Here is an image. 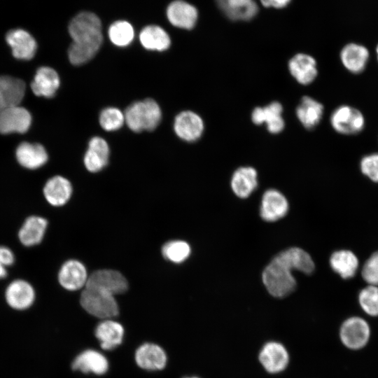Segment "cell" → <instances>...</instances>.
Listing matches in <instances>:
<instances>
[{
	"label": "cell",
	"instance_id": "484cf974",
	"mask_svg": "<svg viewBox=\"0 0 378 378\" xmlns=\"http://www.w3.org/2000/svg\"><path fill=\"white\" fill-rule=\"evenodd\" d=\"M15 155L19 164L29 169H36L48 161V153L39 144L22 142L16 148Z\"/></svg>",
	"mask_w": 378,
	"mask_h": 378
},
{
	"label": "cell",
	"instance_id": "60d3db41",
	"mask_svg": "<svg viewBox=\"0 0 378 378\" xmlns=\"http://www.w3.org/2000/svg\"><path fill=\"white\" fill-rule=\"evenodd\" d=\"M15 260L13 251L6 246L0 245V262L7 267L13 265Z\"/></svg>",
	"mask_w": 378,
	"mask_h": 378
},
{
	"label": "cell",
	"instance_id": "83f0119b",
	"mask_svg": "<svg viewBox=\"0 0 378 378\" xmlns=\"http://www.w3.org/2000/svg\"><path fill=\"white\" fill-rule=\"evenodd\" d=\"M258 173L252 167H240L231 178L233 192L239 198L248 197L258 186Z\"/></svg>",
	"mask_w": 378,
	"mask_h": 378
},
{
	"label": "cell",
	"instance_id": "9c48e42d",
	"mask_svg": "<svg viewBox=\"0 0 378 378\" xmlns=\"http://www.w3.org/2000/svg\"><path fill=\"white\" fill-rule=\"evenodd\" d=\"M31 120L25 108L19 105L8 108L0 113V134L24 133L29 129Z\"/></svg>",
	"mask_w": 378,
	"mask_h": 378
},
{
	"label": "cell",
	"instance_id": "f35d334b",
	"mask_svg": "<svg viewBox=\"0 0 378 378\" xmlns=\"http://www.w3.org/2000/svg\"><path fill=\"white\" fill-rule=\"evenodd\" d=\"M362 276L369 285L378 286V251L374 253L365 262Z\"/></svg>",
	"mask_w": 378,
	"mask_h": 378
},
{
	"label": "cell",
	"instance_id": "8992f818",
	"mask_svg": "<svg viewBox=\"0 0 378 378\" xmlns=\"http://www.w3.org/2000/svg\"><path fill=\"white\" fill-rule=\"evenodd\" d=\"M258 360L266 372L277 374L286 369L290 362V355L282 343L270 341L259 351Z\"/></svg>",
	"mask_w": 378,
	"mask_h": 378
},
{
	"label": "cell",
	"instance_id": "3957f363",
	"mask_svg": "<svg viewBox=\"0 0 378 378\" xmlns=\"http://www.w3.org/2000/svg\"><path fill=\"white\" fill-rule=\"evenodd\" d=\"M73 42H90L103 38L100 19L93 13L84 11L76 15L69 24Z\"/></svg>",
	"mask_w": 378,
	"mask_h": 378
},
{
	"label": "cell",
	"instance_id": "1f68e13d",
	"mask_svg": "<svg viewBox=\"0 0 378 378\" xmlns=\"http://www.w3.org/2000/svg\"><path fill=\"white\" fill-rule=\"evenodd\" d=\"M102 41L90 43L72 42L68 50V57L74 65H81L91 59L101 47Z\"/></svg>",
	"mask_w": 378,
	"mask_h": 378
},
{
	"label": "cell",
	"instance_id": "d4e9b609",
	"mask_svg": "<svg viewBox=\"0 0 378 378\" xmlns=\"http://www.w3.org/2000/svg\"><path fill=\"white\" fill-rule=\"evenodd\" d=\"M109 147L108 143L102 137L94 136L89 143L84 156V164L90 172H97L108 164Z\"/></svg>",
	"mask_w": 378,
	"mask_h": 378
},
{
	"label": "cell",
	"instance_id": "7a4b0ae2",
	"mask_svg": "<svg viewBox=\"0 0 378 378\" xmlns=\"http://www.w3.org/2000/svg\"><path fill=\"white\" fill-rule=\"evenodd\" d=\"M80 302L88 313L99 318H111L118 314V305L114 295L104 291L85 288Z\"/></svg>",
	"mask_w": 378,
	"mask_h": 378
},
{
	"label": "cell",
	"instance_id": "7bdbcfd3",
	"mask_svg": "<svg viewBox=\"0 0 378 378\" xmlns=\"http://www.w3.org/2000/svg\"><path fill=\"white\" fill-rule=\"evenodd\" d=\"M7 274L8 272L6 267L0 262V280L6 278L7 276Z\"/></svg>",
	"mask_w": 378,
	"mask_h": 378
},
{
	"label": "cell",
	"instance_id": "5b68a950",
	"mask_svg": "<svg viewBox=\"0 0 378 378\" xmlns=\"http://www.w3.org/2000/svg\"><path fill=\"white\" fill-rule=\"evenodd\" d=\"M339 334L340 340L345 346L350 349H359L368 343L370 329L363 318L353 316L343 322Z\"/></svg>",
	"mask_w": 378,
	"mask_h": 378
},
{
	"label": "cell",
	"instance_id": "44dd1931",
	"mask_svg": "<svg viewBox=\"0 0 378 378\" xmlns=\"http://www.w3.org/2000/svg\"><path fill=\"white\" fill-rule=\"evenodd\" d=\"M48 227V220L40 216L27 217L18 231V239L26 247L39 244L44 238Z\"/></svg>",
	"mask_w": 378,
	"mask_h": 378
},
{
	"label": "cell",
	"instance_id": "836d02e7",
	"mask_svg": "<svg viewBox=\"0 0 378 378\" xmlns=\"http://www.w3.org/2000/svg\"><path fill=\"white\" fill-rule=\"evenodd\" d=\"M189 244L182 240H173L167 242L162 248L163 256L174 263H181L186 260L190 254Z\"/></svg>",
	"mask_w": 378,
	"mask_h": 378
},
{
	"label": "cell",
	"instance_id": "4fadbf2b",
	"mask_svg": "<svg viewBox=\"0 0 378 378\" xmlns=\"http://www.w3.org/2000/svg\"><path fill=\"white\" fill-rule=\"evenodd\" d=\"M6 41L16 59L29 60L35 55L37 49L36 41L26 30L22 29L10 30L6 35Z\"/></svg>",
	"mask_w": 378,
	"mask_h": 378
},
{
	"label": "cell",
	"instance_id": "ac0fdd59",
	"mask_svg": "<svg viewBox=\"0 0 378 378\" xmlns=\"http://www.w3.org/2000/svg\"><path fill=\"white\" fill-rule=\"evenodd\" d=\"M167 16L173 26L191 29L196 24L198 12L192 4L183 0H176L168 6Z\"/></svg>",
	"mask_w": 378,
	"mask_h": 378
},
{
	"label": "cell",
	"instance_id": "8d00e7d4",
	"mask_svg": "<svg viewBox=\"0 0 378 378\" xmlns=\"http://www.w3.org/2000/svg\"><path fill=\"white\" fill-rule=\"evenodd\" d=\"M99 123L106 131H115L120 129L124 122V113L118 108L108 107L102 111Z\"/></svg>",
	"mask_w": 378,
	"mask_h": 378
},
{
	"label": "cell",
	"instance_id": "8fae6325",
	"mask_svg": "<svg viewBox=\"0 0 378 378\" xmlns=\"http://www.w3.org/2000/svg\"><path fill=\"white\" fill-rule=\"evenodd\" d=\"M202 118L191 111L178 113L174 120V128L176 135L181 139L193 142L199 139L204 132Z\"/></svg>",
	"mask_w": 378,
	"mask_h": 378
},
{
	"label": "cell",
	"instance_id": "ab89813d",
	"mask_svg": "<svg viewBox=\"0 0 378 378\" xmlns=\"http://www.w3.org/2000/svg\"><path fill=\"white\" fill-rule=\"evenodd\" d=\"M362 173L374 182H378V153L365 155L360 160Z\"/></svg>",
	"mask_w": 378,
	"mask_h": 378
},
{
	"label": "cell",
	"instance_id": "4316f807",
	"mask_svg": "<svg viewBox=\"0 0 378 378\" xmlns=\"http://www.w3.org/2000/svg\"><path fill=\"white\" fill-rule=\"evenodd\" d=\"M94 334L103 349L112 350L122 343L124 328L111 318L104 319L97 326Z\"/></svg>",
	"mask_w": 378,
	"mask_h": 378
},
{
	"label": "cell",
	"instance_id": "d590c367",
	"mask_svg": "<svg viewBox=\"0 0 378 378\" xmlns=\"http://www.w3.org/2000/svg\"><path fill=\"white\" fill-rule=\"evenodd\" d=\"M359 303L368 315L378 316V286L369 285L359 293Z\"/></svg>",
	"mask_w": 378,
	"mask_h": 378
},
{
	"label": "cell",
	"instance_id": "b9f144b4",
	"mask_svg": "<svg viewBox=\"0 0 378 378\" xmlns=\"http://www.w3.org/2000/svg\"><path fill=\"white\" fill-rule=\"evenodd\" d=\"M262 5L267 8H282L287 6L291 0H260Z\"/></svg>",
	"mask_w": 378,
	"mask_h": 378
},
{
	"label": "cell",
	"instance_id": "ba28073f",
	"mask_svg": "<svg viewBox=\"0 0 378 378\" xmlns=\"http://www.w3.org/2000/svg\"><path fill=\"white\" fill-rule=\"evenodd\" d=\"M5 300L14 310H27L35 302L36 291L29 281L22 279H15L10 282L5 290Z\"/></svg>",
	"mask_w": 378,
	"mask_h": 378
},
{
	"label": "cell",
	"instance_id": "f546056e",
	"mask_svg": "<svg viewBox=\"0 0 378 378\" xmlns=\"http://www.w3.org/2000/svg\"><path fill=\"white\" fill-rule=\"evenodd\" d=\"M139 40L143 47L149 50L164 51L171 44L169 34L158 25L145 27L139 34Z\"/></svg>",
	"mask_w": 378,
	"mask_h": 378
},
{
	"label": "cell",
	"instance_id": "7402d4cb",
	"mask_svg": "<svg viewBox=\"0 0 378 378\" xmlns=\"http://www.w3.org/2000/svg\"><path fill=\"white\" fill-rule=\"evenodd\" d=\"M23 80L8 76H0V113L19 105L25 93Z\"/></svg>",
	"mask_w": 378,
	"mask_h": 378
},
{
	"label": "cell",
	"instance_id": "5bb4252c",
	"mask_svg": "<svg viewBox=\"0 0 378 378\" xmlns=\"http://www.w3.org/2000/svg\"><path fill=\"white\" fill-rule=\"evenodd\" d=\"M288 210L286 197L276 189L266 190L262 197L260 215L265 221L274 222L284 217Z\"/></svg>",
	"mask_w": 378,
	"mask_h": 378
},
{
	"label": "cell",
	"instance_id": "d6a6232c",
	"mask_svg": "<svg viewBox=\"0 0 378 378\" xmlns=\"http://www.w3.org/2000/svg\"><path fill=\"white\" fill-rule=\"evenodd\" d=\"M108 37L114 45L120 47L127 46L130 45L134 39V28L132 24L127 21H116L109 27Z\"/></svg>",
	"mask_w": 378,
	"mask_h": 378
},
{
	"label": "cell",
	"instance_id": "277c9868",
	"mask_svg": "<svg viewBox=\"0 0 378 378\" xmlns=\"http://www.w3.org/2000/svg\"><path fill=\"white\" fill-rule=\"evenodd\" d=\"M330 122L335 132L345 135L360 132L365 125V117L361 111L349 105L337 107L330 115Z\"/></svg>",
	"mask_w": 378,
	"mask_h": 378
},
{
	"label": "cell",
	"instance_id": "f6af8a7d",
	"mask_svg": "<svg viewBox=\"0 0 378 378\" xmlns=\"http://www.w3.org/2000/svg\"><path fill=\"white\" fill-rule=\"evenodd\" d=\"M185 378H200V377H185Z\"/></svg>",
	"mask_w": 378,
	"mask_h": 378
},
{
	"label": "cell",
	"instance_id": "ee69618b",
	"mask_svg": "<svg viewBox=\"0 0 378 378\" xmlns=\"http://www.w3.org/2000/svg\"><path fill=\"white\" fill-rule=\"evenodd\" d=\"M376 54H377V60H378V43L376 46Z\"/></svg>",
	"mask_w": 378,
	"mask_h": 378
},
{
	"label": "cell",
	"instance_id": "4dcf8cb0",
	"mask_svg": "<svg viewBox=\"0 0 378 378\" xmlns=\"http://www.w3.org/2000/svg\"><path fill=\"white\" fill-rule=\"evenodd\" d=\"M330 263L332 269L344 279L354 276L358 267L357 257L348 250L334 252L330 256Z\"/></svg>",
	"mask_w": 378,
	"mask_h": 378
},
{
	"label": "cell",
	"instance_id": "6da1fadb",
	"mask_svg": "<svg viewBox=\"0 0 378 378\" xmlns=\"http://www.w3.org/2000/svg\"><path fill=\"white\" fill-rule=\"evenodd\" d=\"M310 255L303 249L292 247L277 254L262 272V282L268 293L274 298H284L293 292L297 281L293 270L306 274L314 270Z\"/></svg>",
	"mask_w": 378,
	"mask_h": 378
},
{
	"label": "cell",
	"instance_id": "30bf717a",
	"mask_svg": "<svg viewBox=\"0 0 378 378\" xmlns=\"http://www.w3.org/2000/svg\"><path fill=\"white\" fill-rule=\"evenodd\" d=\"M282 113L281 104L274 101L265 106L255 107L251 113V120L256 125L265 123L267 131L276 134L282 132L285 127Z\"/></svg>",
	"mask_w": 378,
	"mask_h": 378
},
{
	"label": "cell",
	"instance_id": "603a6c76",
	"mask_svg": "<svg viewBox=\"0 0 378 378\" xmlns=\"http://www.w3.org/2000/svg\"><path fill=\"white\" fill-rule=\"evenodd\" d=\"M218 8L234 21H247L258 13V6L254 0H215Z\"/></svg>",
	"mask_w": 378,
	"mask_h": 378
},
{
	"label": "cell",
	"instance_id": "ffe728a7",
	"mask_svg": "<svg viewBox=\"0 0 378 378\" xmlns=\"http://www.w3.org/2000/svg\"><path fill=\"white\" fill-rule=\"evenodd\" d=\"M73 188L70 181L64 176H54L49 178L43 188L46 200L53 206H62L71 197Z\"/></svg>",
	"mask_w": 378,
	"mask_h": 378
},
{
	"label": "cell",
	"instance_id": "cb8c5ba5",
	"mask_svg": "<svg viewBox=\"0 0 378 378\" xmlns=\"http://www.w3.org/2000/svg\"><path fill=\"white\" fill-rule=\"evenodd\" d=\"M60 80L55 70L49 66L37 69L31 83V89L38 97L51 98L59 87Z\"/></svg>",
	"mask_w": 378,
	"mask_h": 378
},
{
	"label": "cell",
	"instance_id": "e575fe53",
	"mask_svg": "<svg viewBox=\"0 0 378 378\" xmlns=\"http://www.w3.org/2000/svg\"><path fill=\"white\" fill-rule=\"evenodd\" d=\"M125 122L133 132H140L145 130V113L143 101H138L130 104L124 113Z\"/></svg>",
	"mask_w": 378,
	"mask_h": 378
},
{
	"label": "cell",
	"instance_id": "e0dca14e",
	"mask_svg": "<svg viewBox=\"0 0 378 378\" xmlns=\"http://www.w3.org/2000/svg\"><path fill=\"white\" fill-rule=\"evenodd\" d=\"M340 57L346 70L358 74L365 69L370 59V52L365 46L352 42L342 48Z\"/></svg>",
	"mask_w": 378,
	"mask_h": 378
},
{
	"label": "cell",
	"instance_id": "9a60e30c",
	"mask_svg": "<svg viewBox=\"0 0 378 378\" xmlns=\"http://www.w3.org/2000/svg\"><path fill=\"white\" fill-rule=\"evenodd\" d=\"M288 68L295 80L303 85L312 83L318 74L316 59L306 53H298L292 57L288 63Z\"/></svg>",
	"mask_w": 378,
	"mask_h": 378
},
{
	"label": "cell",
	"instance_id": "74e56055",
	"mask_svg": "<svg viewBox=\"0 0 378 378\" xmlns=\"http://www.w3.org/2000/svg\"><path fill=\"white\" fill-rule=\"evenodd\" d=\"M145 113V130H154L162 119V111L158 104L152 99L143 100Z\"/></svg>",
	"mask_w": 378,
	"mask_h": 378
},
{
	"label": "cell",
	"instance_id": "52a82bcc",
	"mask_svg": "<svg viewBox=\"0 0 378 378\" xmlns=\"http://www.w3.org/2000/svg\"><path fill=\"white\" fill-rule=\"evenodd\" d=\"M127 281L118 271L99 270L92 272L88 279L85 288L104 291L113 295L120 294L127 290Z\"/></svg>",
	"mask_w": 378,
	"mask_h": 378
},
{
	"label": "cell",
	"instance_id": "2e32d148",
	"mask_svg": "<svg viewBox=\"0 0 378 378\" xmlns=\"http://www.w3.org/2000/svg\"><path fill=\"white\" fill-rule=\"evenodd\" d=\"M137 365L146 370H161L166 366L167 357L164 350L153 343H144L135 352Z\"/></svg>",
	"mask_w": 378,
	"mask_h": 378
},
{
	"label": "cell",
	"instance_id": "f1b7e54d",
	"mask_svg": "<svg viewBox=\"0 0 378 378\" xmlns=\"http://www.w3.org/2000/svg\"><path fill=\"white\" fill-rule=\"evenodd\" d=\"M323 114L321 103L309 96L303 97L296 108V116L307 130L315 127L320 122Z\"/></svg>",
	"mask_w": 378,
	"mask_h": 378
},
{
	"label": "cell",
	"instance_id": "7c38bea8",
	"mask_svg": "<svg viewBox=\"0 0 378 378\" xmlns=\"http://www.w3.org/2000/svg\"><path fill=\"white\" fill-rule=\"evenodd\" d=\"M57 279L64 288L75 291L85 286L88 276L85 265L79 260L72 259L63 263Z\"/></svg>",
	"mask_w": 378,
	"mask_h": 378
},
{
	"label": "cell",
	"instance_id": "d6986e66",
	"mask_svg": "<svg viewBox=\"0 0 378 378\" xmlns=\"http://www.w3.org/2000/svg\"><path fill=\"white\" fill-rule=\"evenodd\" d=\"M71 368L83 373L102 375L108 371V361L101 352L94 349H86L74 359Z\"/></svg>",
	"mask_w": 378,
	"mask_h": 378
}]
</instances>
